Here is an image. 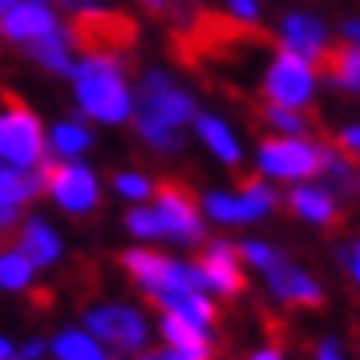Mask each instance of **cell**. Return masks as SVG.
<instances>
[{"instance_id":"cell-1","label":"cell","mask_w":360,"mask_h":360,"mask_svg":"<svg viewBox=\"0 0 360 360\" xmlns=\"http://www.w3.org/2000/svg\"><path fill=\"white\" fill-rule=\"evenodd\" d=\"M202 110L198 98L162 65H150L134 82V117L130 126L138 142L154 154H179L186 146L191 122Z\"/></svg>"},{"instance_id":"cell-2","label":"cell","mask_w":360,"mask_h":360,"mask_svg":"<svg viewBox=\"0 0 360 360\" xmlns=\"http://www.w3.org/2000/svg\"><path fill=\"white\" fill-rule=\"evenodd\" d=\"M69 98L73 114L85 117L89 126H130L134 117V82L126 61L114 49H82L69 69Z\"/></svg>"},{"instance_id":"cell-3","label":"cell","mask_w":360,"mask_h":360,"mask_svg":"<svg viewBox=\"0 0 360 360\" xmlns=\"http://www.w3.org/2000/svg\"><path fill=\"white\" fill-rule=\"evenodd\" d=\"M117 267L122 276L134 283V292L142 295L146 304L162 308L170 295L179 292H202L198 283V267L195 259H182V255H170L162 247H150V243H130L122 255H117Z\"/></svg>"},{"instance_id":"cell-4","label":"cell","mask_w":360,"mask_h":360,"mask_svg":"<svg viewBox=\"0 0 360 360\" xmlns=\"http://www.w3.org/2000/svg\"><path fill=\"white\" fill-rule=\"evenodd\" d=\"M279 202H283V191L271 186L267 179H259V174H251L239 186H207L198 195V211L207 219V227L247 231L267 223L279 211Z\"/></svg>"},{"instance_id":"cell-5","label":"cell","mask_w":360,"mask_h":360,"mask_svg":"<svg viewBox=\"0 0 360 360\" xmlns=\"http://www.w3.org/2000/svg\"><path fill=\"white\" fill-rule=\"evenodd\" d=\"M114 356H142L154 348V316L138 300H94L82 308V320Z\"/></svg>"},{"instance_id":"cell-6","label":"cell","mask_w":360,"mask_h":360,"mask_svg":"<svg viewBox=\"0 0 360 360\" xmlns=\"http://www.w3.org/2000/svg\"><path fill=\"white\" fill-rule=\"evenodd\" d=\"M251 170L267 179L271 186H295V182L320 179V162H324V142L316 134H300V138H283V134H263L255 150L247 154Z\"/></svg>"},{"instance_id":"cell-7","label":"cell","mask_w":360,"mask_h":360,"mask_svg":"<svg viewBox=\"0 0 360 360\" xmlns=\"http://www.w3.org/2000/svg\"><path fill=\"white\" fill-rule=\"evenodd\" d=\"M320 65L292 49H276L259 73L263 105H288V110H311L320 98Z\"/></svg>"},{"instance_id":"cell-8","label":"cell","mask_w":360,"mask_h":360,"mask_svg":"<svg viewBox=\"0 0 360 360\" xmlns=\"http://www.w3.org/2000/svg\"><path fill=\"white\" fill-rule=\"evenodd\" d=\"M45 195L53 202V211H61L65 219H89L101 211L105 198V182H101L98 166H89L85 158H69V162H45Z\"/></svg>"},{"instance_id":"cell-9","label":"cell","mask_w":360,"mask_h":360,"mask_svg":"<svg viewBox=\"0 0 360 360\" xmlns=\"http://www.w3.org/2000/svg\"><path fill=\"white\" fill-rule=\"evenodd\" d=\"M0 162L17 166V170H41L49 162L45 117L17 98L0 101Z\"/></svg>"},{"instance_id":"cell-10","label":"cell","mask_w":360,"mask_h":360,"mask_svg":"<svg viewBox=\"0 0 360 360\" xmlns=\"http://www.w3.org/2000/svg\"><path fill=\"white\" fill-rule=\"evenodd\" d=\"M150 211L158 219L162 243L182 247V251L202 247L207 231H211L207 219H202V211H198V198L191 195L186 186H179V182H162V186L154 191V198H150Z\"/></svg>"},{"instance_id":"cell-11","label":"cell","mask_w":360,"mask_h":360,"mask_svg":"<svg viewBox=\"0 0 360 360\" xmlns=\"http://www.w3.org/2000/svg\"><path fill=\"white\" fill-rule=\"evenodd\" d=\"M259 279H263L267 300L283 311H316V308H324V300H328L320 276L311 271L308 263L292 259L288 251H283L267 271H259Z\"/></svg>"},{"instance_id":"cell-12","label":"cell","mask_w":360,"mask_h":360,"mask_svg":"<svg viewBox=\"0 0 360 360\" xmlns=\"http://www.w3.org/2000/svg\"><path fill=\"white\" fill-rule=\"evenodd\" d=\"M198 283L202 292L211 295L214 304H231L247 292V267L239 263V251H235V239L227 235H207L202 247H198Z\"/></svg>"},{"instance_id":"cell-13","label":"cell","mask_w":360,"mask_h":360,"mask_svg":"<svg viewBox=\"0 0 360 360\" xmlns=\"http://www.w3.org/2000/svg\"><path fill=\"white\" fill-rule=\"evenodd\" d=\"M276 41H279V49H292L320 65L332 53V45H336V29L320 13H311V8H288L276 20Z\"/></svg>"},{"instance_id":"cell-14","label":"cell","mask_w":360,"mask_h":360,"mask_svg":"<svg viewBox=\"0 0 360 360\" xmlns=\"http://www.w3.org/2000/svg\"><path fill=\"white\" fill-rule=\"evenodd\" d=\"M295 223H304L311 231H328L340 223L344 214V198L328 186L324 179H308V182H295V186H283V202Z\"/></svg>"},{"instance_id":"cell-15","label":"cell","mask_w":360,"mask_h":360,"mask_svg":"<svg viewBox=\"0 0 360 360\" xmlns=\"http://www.w3.org/2000/svg\"><path fill=\"white\" fill-rule=\"evenodd\" d=\"M65 17L57 8V0H17L4 17H0V41L17 45V49H29L41 37H49L53 29H61Z\"/></svg>"},{"instance_id":"cell-16","label":"cell","mask_w":360,"mask_h":360,"mask_svg":"<svg viewBox=\"0 0 360 360\" xmlns=\"http://www.w3.org/2000/svg\"><path fill=\"white\" fill-rule=\"evenodd\" d=\"M17 251L25 255V259L33 263L37 271H53V267H61V259H65V235H61V227L53 223V219H45V214H20L17 227Z\"/></svg>"},{"instance_id":"cell-17","label":"cell","mask_w":360,"mask_h":360,"mask_svg":"<svg viewBox=\"0 0 360 360\" xmlns=\"http://www.w3.org/2000/svg\"><path fill=\"white\" fill-rule=\"evenodd\" d=\"M191 134H195V142L207 154H211L219 166H227V170H239L247 162V146H243V134L231 126L223 114H211V110H198L195 122H191Z\"/></svg>"},{"instance_id":"cell-18","label":"cell","mask_w":360,"mask_h":360,"mask_svg":"<svg viewBox=\"0 0 360 360\" xmlns=\"http://www.w3.org/2000/svg\"><path fill=\"white\" fill-rule=\"evenodd\" d=\"M154 340H158V348H174V352H186V356H198V360L219 356V332L195 328L179 320V316H166V311L154 316Z\"/></svg>"},{"instance_id":"cell-19","label":"cell","mask_w":360,"mask_h":360,"mask_svg":"<svg viewBox=\"0 0 360 360\" xmlns=\"http://www.w3.org/2000/svg\"><path fill=\"white\" fill-rule=\"evenodd\" d=\"M29 61H33L37 69H45V73H53V77H69V69H73V57L82 53V33L73 29V25H61V29H53L49 37H41L37 45H29V49H20Z\"/></svg>"},{"instance_id":"cell-20","label":"cell","mask_w":360,"mask_h":360,"mask_svg":"<svg viewBox=\"0 0 360 360\" xmlns=\"http://www.w3.org/2000/svg\"><path fill=\"white\" fill-rule=\"evenodd\" d=\"M98 142L94 126L85 117L69 114L57 122H45V150H49V162H69V158H85Z\"/></svg>"},{"instance_id":"cell-21","label":"cell","mask_w":360,"mask_h":360,"mask_svg":"<svg viewBox=\"0 0 360 360\" xmlns=\"http://www.w3.org/2000/svg\"><path fill=\"white\" fill-rule=\"evenodd\" d=\"M45 340H49V356L45 360H114V352L85 324H65Z\"/></svg>"},{"instance_id":"cell-22","label":"cell","mask_w":360,"mask_h":360,"mask_svg":"<svg viewBox=\"0 0 360 360\" xmlns=\"http://www.w3.org/2000/svg\"><path fill=\"white\" fill-rule=\"evenodd\" d=\"M41 195H45V174L41 170H17V166L0 162V207L4 211L25 214Z\"/></svg>"},{"instance_id":"cell-23","label":"cell","mask_w":360,"mask_h":360,"mask_svg":"<svg viewBox=\"0 0 360 360\" xmlns=\"http://www.w3.org/2000/svg\"><path fill=\"white\" fill-rule=\"evenodd\" d=\"M320 65H324L332 89H340L348 98H360V45H332V53Z\"/></svg>"},{"instance_id":"cell-24","label":"cell","mask_w":360,"mask_h":360,"mask_svg":"<svg viewBox=\"0 0 360 360\" xmlns=\"http://www.w3.org/2000/svg\"><path fill=\"white\" fill-rule=\"evenodd\" d=\"M158 311H166V316H179V320H186V324L195 328H211V332H219V304H214L207 292H179L170 295Z\"/></svg>"},{"instance_id":"cell-25","label":"cell","mask_w":360,"mask_h":360,"mask_svg":"<svg viewBox=\"0 0 360 360\" xmlns=\"http://www.w3.org/2000/svg\"><path fill=\"white\" fill-rule=\"evenodd\" d=\"M37 279H41V271L17 247H0V295H29L37 288Z\"/></svg>"},{"instance_id":"cell-26","label":"cell","mask_w":360,"mask_h":360,"mask_svg":"<svg viewBox=\"0 0 360 360\" xmlns=\"http://www.w3.org/2000/svg\"><path fill=\"white\" fill-rule=\"evenodd\" d=\"M320 179H324L340 198H360V162H352V158H348V154H340L336 146H324Z\"/></svg>"},{"instance_id":"cell-27","label":"cell","mask_w":360,"mask_h":360,"mask_svg":"<svg viewBox=\"0 0 360 360\" xmlns=\"http://www.w3.org/2000/svg\"><path fill=\"white\" fill-rule=\"evenodd\" d=\"M154 191H158V179H154L150 170H142V166H122V170H114V174H110V195L122 198L126 207L150 202V198H154Z\"/></svg>"},{"instance_id":"cell-28","label":"cell","mask_w":360,"mask_h":360,"mask_svg":"<svg viewBox=\"0 0 360 360\" xmlns=\"http://www.w3.org/2000/svg\"><path fill=\"white\" fill-rule=\"evenodd\" d=\"M235 251H239V263L247 267V276L267 271V267L283 255V247L271 243V239H263V235H243V239H235Z\"/></svg>"},{"instance_id":"cell-29","label":"cell","mask_w":360,"mask_h":360,"mask_svg":"<svg viewBox=\"0 0 360 360\" xmlns=\"http://www.w3.org/2000/svg\"><path fill=\"white\" fill-rule=\"evenodd\" d=\"M263 130L267 134H283V138H300V134H311V117H308V110L263 105Z\"/></svg>"},{"instance_id":"cell-30","label":"cell","mask_w":360,"mask_h":360,"mask_svg":"<svg viewBox=\"0 0 360 360\" xmlns=\"http://www.w3.org/2000/svg\"><path fill=\"white\" fill-rule=\"evenodd\" d=\"M122 231L130 235L134 243H150V247L162 243V235H158V219H154V211H150V202L126 207V214H122Z\"/></svg>"},{"instance_id":"cell-31","label":"cell","mask_w":360,"mask_h":360,"mask_svg":"<svg viewBox=\"0 0 360 360\" xmlns=\"http://www.w3.org/2000/svg\"><path fill=\"white\" fill-rule=\"evenodd\" d=\"M223 17L239 29H259L263 25V0H223Z\"/></svg>"},{"instance_id":"cell-32","label":"cell","mask_w":360,"mask_h":360,"mask_svg":"<svg viewBox=\"0 0 360 360\" xmlns=\"http://www.w3.org/2000/svg\"><path fill=\"white\" fill-rule=\"evenodd\" d=\"M57 8H61V17H73V20H82V25H85V20L114 17L105 0H57Z\"/></svg>"},{"instance_id":"cell-33","label":"cell","mask_w":360,"mask_h":360,"mask_svg":"<svg viewBox=\"0 0 360 360\" xmlns=\"http://www.w3.org/2000/svg\"><path fill=\"white\" fill-rule=\"evenodd\" d=\"M336 263H340L344 279H348V283L360 292V239H348V243H340V251H336Z\"/></svg>"},{"instance_id":"cell-34","label":"cell","mask_w":360,"mask_h":360,"mask_svg":"<svg viewBox=\"0 0 360 360\" xmlns=\"http://www.w3.org/2000/svg\"><path fill=\"white\" fill-rule=\"evenodd\" d=\"M311 360H352V348L336 332H324L320 340L311 344Z\"/></svg>"},{"instance_id":"cell-35","label":"cell","mask_w":360,"mask_h":360,"mask_svg":"<svg viewBox=\"0 0 360 360\" xmlns=\"http://www.w3.org/2000/svg\"><path fill=\"white\" fill-rule=\"evenodd\" d=\"M332 146L340 150V154H348L352 162H360V122H348V126H340Z\"/></svg>"},{"instance_id":"cell-36","label":"cell","mask_w":360,"mask_h":360,"mask_svg":"<svg viewBox=\"0 0 360 360\" xmlns=\"http://www.w3.org/2000/svg\"><path fill=\"white\" fill-rule=\"evenodd\" d=\"M20 360H45L49 356V340L45 336H29V340H17Z\"/></svg>"},{"instance_id":"cell-37","label":"cell","mask_w":360,"mask_h":360,"mask_svg":"<svg viewBox=\"0 0 360 360\" xmlns=\"http://www.w3.org/2000/svg\"><path fill=\"white\" fill-rule=\"evenodd\" d=\"M243 360H288V352L279 348V344H271V340H263V344H255L251 352H247Z\"/></svg>"},{"instance_id":"cell-38","label":"cell","mask_w":360,"mask_h":360,"mask_svg":"<svg viewBox=\"0 0 360 360\" xmlns=\"http://www.w3.org/2000/svg\"><path fill=\"white\" fill-rule=\"evenodd\" d=\"M336 37H340V45H360V13L356 17H344Z\"/></svg>"},{"instance_id":"cell-39","label":"cell","mask_w":360,"mask_h":360,"mask_svg":"<svg viewBox=\"0 0 360 360\" xmlns=\"http://www.w3.org/2000/svg\"><path fill=\"white\" fill-rule=\"evenodd\" d=\"M0 360H20V348L8 332H0Z\"/></svg>"},{"instance_id":"cell-40","label":"cell","mask_w":360,"mask_h":360,"mask_svg":"<svg viewBox=\"0 0 360 360\" xmlns=\"http://www.w3.org/2000/svg\"><path fill=\"white\" fill-rule=\"evenodd\" d=\"M17 223H20L17 211H4V207H0V235H4V231H13Z\"/></svg>"},{"instance_id":"cell-41","label":"cell","mask_w":360,"mask_h":360,"mask_svg":"<svg viewBox=\"0 0 360 360\" xmlns=\"http://www.w3.org/2000/svg\"><path fill=\"white\" fill-rule=\"evenodd\" d=\"M134 4H138V8H146V13H166V4H170V0H134Z\"/></svg>"},{"instance_id":"cell-42","label":"cell","mask_w":360,"mask_h":360,"mask_svg":"<svg viewBox=\"0 0 360 360\" xmlns=\"http://www.w3.org/2000/svg\"><path fill=\"white\" fill-rule=\"evenodd\" d=\"M158 360H198V356H186V352H174V348H158Z\"/></svg>"},{"instance_id":"cell-43","label":"cell","mask_w":360,"mask_h":360,"mask_svg":"<svg viewBox=\"0 0 360 360\" xmlns=\"http://www.w3.org/2000/svg\"><path fill=\"white\" fill-rule=\"evenodd\" d=\"M134 360H158V348H150V352H142V356H134Z\"/></svg>"},{"instance_id":"cell-44","label":"cell","mask_w":360,"mask_h":360,"mask_svg":"<svg viewBox=\"0 0 360 360\" xmlns=\"http://www.w3.org/2000/svg\"><path fill=\"white\" fill-rule=\"evenodd\" d=\"M13 4H17V0H0V17H4V13H8Z\"/></svg>"},{"instance_id":"cell-45","label":"cell","mask_w":360,"mask_h":360,"mask_svg":"<svg viewBox=\"0 0 360 360\" xmlns=\"http://www.w3.org/2000/svg\"><path fill=\"white\" fill-rule=\"evenodd\" d=\"M114 360H126V356H114Z\"/></svg>"}]
</instances>
